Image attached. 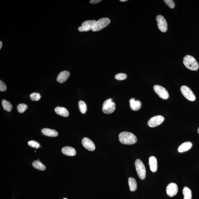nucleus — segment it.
<instances>
[{
  "mask_svg": "<svg viewBox=\"0 0 199 199\" xmlns=\"http://www.w3.org/2000/svg\"><path fill=\"white\" fill-rule=\"evenodd\" d=\"M116 110V104L112 102V99H108L103 102L102 111L106 114H110L114 112Z\"/></svg>",
  "mask_w": 199,
  "mask_h": 199,
  "instance_id": "nucleus-3",
  "label": "nucleus"
},
{
  "mask_svg": "<svg viewBox=\"0 0 199 199\" xmlns=\"http://www.w3.org/2000/svg\"><path fill=\"white\" fill-rule=\"evenodd\" d=\"M79 109L82 114H85L87 111V107L86 104L83 101H79L78 103Z\"/></svg>",
  "mask_w": 199,
  "mask_h": 199,
  "instance_id": "nucleus-24",
  "label": "nucleus"
},
{
  "mask_svg": "<svg viewBox=\"0 0 199 199\" xmlns=\"http://www.w3.org/2000/svg\"><path fill=\"white\" fill-rule=\"evenodd\" d=\"M101 1H102L101 0H91L90 1V2L91 4H95L100 2Z\"/></svg>",
  "mask_w": 199,
  "mask_h": 199,
  "instance_id": "nucleus-31",
  "label": "nucleus"
},
{
  "mask_svg": "<svg viewBox=\"0 0 199 199\" xmlns=\"http://www.w3.org/2000/svg\"><path fill=\"white\" fill-rule=\"evenodd\" d=\"M29 145L30 147L36 149H38L40 147L39 143L35 141H30L28 142Z\"/></svg>",
  "mask_w": 199,
  "mask_h": 199,
  "instance_id": "nucleus-28",
  "label": "nucleus"
},
{
  "mask_svg": "<svg viewBox=\"0 0 199 199\" xmlns=\"http://www.w3.org/2000/svg\"><path fill=\"white\" fill-rule=\"evenodd\" d=\"M164 118L161 116H154L149 119L147 124L149 127H155L161 125L164 122Z\"/></svg>",
  "mask_w": 199,
  "mask_h": 199,
  "instance_id": "nucleus-8",
  "label": "nucleus"
},
{
  "mask_svg": "<svg viewBox=\"0 0 199 199\" xmlns=\"http://www.w3.org/2000/svg\"><path fill=\"white\" fill-rule=\"evenodd\" d=\"M156 20L159 30L162 32H166L167 29V24L164 17L161 15H157Z\"/></svg>",
  "mask_w": 199,
  "mask_h": 199,
  "instance_id": "nucleus-9",
  "label": "nucleus"
},
{
  "mask_svg": "<svg viewBox=\"0 0 199 199\" xmlns=\"http://www.w3.org/2000/svg\"><path fill=\"white\" fill-rule=\"evenodd\" d=\"M82 145L87 150L91 151H94L95 149L94 143L91 139L88 138H83L82 141Z\"/></svg>",
  "mask_w": 199,
  "mask_h": 199,
  "instance_id": "nucleus-12",
  "label": "nucleus"
},
{
  "mask_svg": "<svg viewBox=\"0 0 199 199\" xmlns=\"http://www.w3.org/2000/svg\"><path fill=\"white\" fill-rule=\"evenodd\" d=\"M198 133L199 134V128H198Z\"/></svg>",
  "mask_w": 199,
  "mask_h": 199,
  "instance_id": "nucleus-34",
  "label": "nucleus"
},
{
  "mask_svg": "<svg viewBox=\"0 0 199 199\" xmlns=\"http://www.w3.org/2000/svg\"><path fill=\"white\" fill-rule=\"evenodd\" d=\"M41 132L43 134L48 136L56 137L58 135V133L56 130L49 128H43Z\"/></svg>",
  "mask_w": 199,
  "mask_h": 199,
  "instance_id": "nucleus-18",
  "label": "nucleus"
},
{
  "mask_svg": "<svg viewBox=\"0 0 199 199\" xmlns=\"http://www.w3.org/2000/svg\"><path fill=\"white\" fill-rule=\"evenodd\" d=\"M127 76L126 74L124 73H119L116 74L115 77L116 80H122L127 79Z\"/></svg>",
  "mask_w": 199,
  "mask_h": 199,
  "instance_id": "nucleus-27",
  "label": "nucleus"
},
{
  "mask_svg": "<svg viewBox=\"0 0 199 199\" xmlns=\"http://www.w3.org/2000/svg\"><path fill=\"white\" fill-rule=\"evenodd\" d=\"M2 105L3 108L4 110L9 112L11 111L13 106H12V105L10 103V102L6 100H3Z\"/></svg>",
  "mask_w": 199,
  "mask_h": 199,
  "instance_id": "nucleus-23",
  "label": "nucleus"
},
{
  "mask_svg": "<svg viewBox=\"0 0 199 199\" xmlns=\"http://www.w3.org/2000/svg\"><path fill=\"white\" fill-rule=\"evenodd\" d=\"M55 113L57 114L64 117H67L69 116V113L66 108L63 107H57L55 109Z\"/></svg>",
  "mask_w": 199,
  "mask_h": 199,
  "instance_id": "nucleus-19",
  "label": "nucleus"
},
{
  "mask_svg": "<svg viewBox=\"0 0 199 199\" xmlns=\"http://www.w3.org/2000/svg\"><path fill=\"white\" fill-rule=\"evenodd\" d=\"M183 63L186 67L190 70L197 71L199 67L197 60L192 56H186L183 59Z\"/></svg>",
  "mask_w": 199,
  "mask_h": 199,
  "instance_id": "nucleus-2",
  "label": "nucleus"
},
{
  "mask_svg": "<svg viewBox=\"0 0 199 199\" xmlns=\"http://www.w3.org/2000/svg\"><path fill=\"white\" fill-rule=\"evenodd\" d=\"M7 89V86L5 84L4 82L0 80V91H4Z\"/></svg>",
  "mask_w": 199,
  "mask_h": 199,
  "instance_id": "nucleus-30",
  "label": "nucleus"
},
{
  "mask_svg": "<svg viewBox=\"0 0 199 199\" xmlns=\"http://www.w3.org/2000/svg\"><path fill=\"white\" fill-rule=\"evenodd\" d=\"M192 143L190 142H186L183 143L179 146L178 148V152L181 153L187 151L190 149L192 147Z\"/></svg>",
  "mask_w": 199,
  "mask_h": 199,
  "instance_id": "nucleus-17",
  "label": "nucleus"
},
{
  "mask_svg": "<svg viewBox=\"0 0 199 199\" xmlns=\"http://www.w3.org/2000/svg\"><path fill=\"white\" fill-rule=\"evenodd\" d=\"M110 22L109 18H100L96 21L92 31L93 32H95L102 30V29L108 26Z\"/></svg>",
  "mask_w": 199,
  "mask_h": 199,
  "instance_id": "nucleus-5",
  "label": "nucleus"
},
{
  "mask_svg": "<svg viewBox=\"0 0 199 199\" xmlns=\"http://www.w3.org/2000/svg\"><path fill=\"white\" fill-rule=\"evenodd\" d=\"M164 2L169 7L173 9L175 7V2L172 0H164Z\"/></svg>",
  "mask_w": 199,
  "mask_h": 199,
  "instance_id": "nucleus-29",
  "label": "nucleus"
},
{
  "mask_svg": "<svg viewBox=\"0 0 199 199\" xmlns=\"http://www.w3.org/2000/svg\"><path fill=\"white\" fill-rule=\"evenodd\" d=\"M32 165L35 169L39 170H44L46 168V166L38 160L34 161L32 163Z\"/></svg>",
  "mask_w": 199,
  "mask_h": 199,
  "instance_id": "nucleus-21",
  "label": "nucleus"
},
{
  "mask_svg": "<svg viewBox=\"0 0 199 199\" xmlns=\"http://www.w3.org/2000/svg\"><path fill=\"white\" fill-rule=\"evenodd\" d=\"M130 107L133 111L139 110L141 107V103L139 100H136L134 98H131L130 100Z\"/></svg>",
  "mask_w": 199,
  "mask_h": 199,
  "instance_id": "nucleus-15",
  "label": "nucleus"
},
{
  "mask_svg": "<svg viewBox=\"0 0 199 199\" xmlns=\"http://www.w3.org/2000/svg\"><path fill=\"white\" fill-rule=\"evenodd\" d=\"M128 181L130 191L131 192H134L136 191L137 188V184L135 179L130 177L128 178Z\"/></svg>",
  "mask_w": 199,
  "mask_h": 199,
  "instance_id": "nucleus-20",
  "label": "nucleus"
},
{
  "mask_svg": "<svg viewBox=\"0 0 199 199\" xmlns=\"http://www.w3.org/2000/svg\"><path fill=\"white\" fill-rule=\"evenodd\" d=\"M2 46V43L1 41H0V49H1Z\"/></svg>",
  "mask_w": 199,
  "mask_h": 199,
  "instance_id": "nucleus-32",
  "label": "nucleus"
},
{
  "mask_svg": "<svg viewBox=\"0 0 199 199\" xmlns=\"http://www.w3.org/2000/svg\"><path fill=\"white\" fill-rule=\"evenodd\" d=\"M70 74L69 72L67 71H63L60 72L57 76V80L60 83H63L66 82L69 78Z\"/></svg>",
  "mask_w": 199,
  "mask_h": 199,
  "instance_id": "nucleus-13",
  "label": "nucleus"
},
{
  "mask_svg": "<svg viewBox=\"0 0 199 199\" xmlns=\"http://www.w3.org/2000/svg\"><path fill=\"white\" fill-rule=\"evenodd\" d=\"M67 199L66 198H64V199Z\"/></svg>",
  "mask_w": 199,
  "mask_h": 199,
  "instance_id": "nucleus-35",
  "label": "nucleus"
},
{
  "mask_svg": "<svg viewBox=\"0 0 199 199\" xmlns=\"http://www.w3.org/2000/svg\"><path fill=\"white\" fill-rule=\"evenodd\" d=\"M27 108V105L24 104H20L17 106V109H18V112L20 113L24 112Z\"/></svg>",
  "mask_w": 199,
  "mask_h": 199,
  "instance_id": "nucleus-25",
  "label": "nucleus"
},
{
  "mask_svg": "<svg viewBox=\"0 0 199 199\" xmlns=\"http://www.w3.org/2000/svg\"><path fill=\"white\" fill-rule=\"evenodd\" d=\"M184 199H192V192L189 188L185 186L183 189Z\"/></svg>",
  "mask_w": 199,
  "mask_h": 199,
  "instance_id": "nucleus-22",
  "label": "nucleus"
},
{
  "mask_svg": "<svg viewBox=\"0 0 199 199\" xmlns=\"http://www.w3.org/2000/svg\"><path fill=\"white\" fill-rule=\"evenodd\" d=\"M29 97L32 101H37L41 99V96L39 93H33L30 94Z\"/></svg>",
  "mask_w": 199,
  "mask_h": 199,
  "instance_id": "nucleus-26",
  "label": "nucleus"
},
{
  "mask_svg": "<svg viewBox=\"0 0 199 199\" xmlns=\"http://www.w3.org/2000/svg\"><path fill=\"white\" fill-rule=\"evenodd\" d=\"M63 154L68 156H74L76 155L75 149L70 147H65L62 149Z\"/></svg>",
  "mask_w": 199,
  "mask_h": 199,
  "instance_id": "nucleus-16",
  "label": "nucleus"
},
{
  "mask_svg": "<svg viewBox=\"0 0 199 199\" xmlns=\"http://www.w3.org/2000/svg\"><path fill=\"white\" fill-rule=\"evenodd\" d=\"M120 1H122V2H123H123H124V1H127V0H120Z\"/></svg>",
  "mask_w": 199,
  "mask_h": 199,
  "instance_id": "nucleus-33",
  "label": "nucleus"
},
{
  "mask_svg": "<svg viewBox=\"0 0 199 199\" xmlns=\"http://www.w3.org/2000/svg\"><path fill=\"white\" fill-rule=\"evenodd\" d=\"M168 195L170 197L175 196L178 193V187L175 183H172L168 185L166 189Z\"/></svg>",
  "mask_w": 199,
  "mask_h": 199,
  "instance_id": "nucleus-11",
  "label": "nucleus"
},
{
  "mask_svg": "<svg viewBox=\"0 0 199 199\" xmlns=\"http://www.w3.org/2000/svg\"><path fill=\"white\" fill-rule=\"evenodd\" d=\"M153 89L155 92L161 98L164 100L169 98L168 92L164 87L160 85H155L153 86Z\"/></svg>",
  "mask_w": 199,
  "mask_h": 199,
  "instance_id": "nucleus-7",
  "label": "nucleus"
},
{
  "mask_svg": "<svg viewBox=\"0 0 199 199\" xmlns=\"http://www.w3.org/2000/svg\"><path fill=\"white\" fill-rule=\"evenodd\" d=\"M182 94L188 100L193 102L195 100V94L190 88L186 85H183L180 88Z\"/></svg>",
  "mask_w": 199,
  "mask_h": 199,
  "instance_id": "nucleus-6",
  "label": "nucleus"
},
{
  "mask_svg": "<svg viewBox=\"0 0 199 199\" xmlns=\"http://www.w3.org/2000/svg\"><path fill=\"white\" fill-rule=\"evenodd\" d=\"M149 164L150 170L152 172H156L158 169V163L156 157L152 156L149 158Z\"/></svg>",
  "mask_w": 199,
  "mask_h": 199,
  "instance_id": "nucleus-14",
  "label": "nucleus"
},
{
  "mask_svg": "<svg viewBox=\"0 0 199 199\" xmlns=\"http://www.w3.org/2000/svg\"><path fill=\"white\" fill-rule=\"evenodd\" d=\"M135 166L139 178L141 180H144L146 178V170L144 163L140 159H136L135 162Z\"/></svg>",
  "mask_w": 199,
  "mask_h": 199,
  "instance_id": "nucleus-4",
  "label": "nucleus"
},
{
  "mask_svg": "<svg viewBox=\"0 0 199 199\" xmlns=\"http://www.w3.org/2000/svg\"><path fill=\"white\" fill-rule=\"evenodd\" d=\"M119 141L122 144H132L137 141L136 137L133 133L128 132H122L119 135Z\"/></svg>",
  "mask_w": 199,
  "mask_h": 199,
  "instance_id": "nucleus-1",
  "label": "nucleus"
},
{
  "mask_svg": "<svg viewBox=\"0 0 199 199\" xmlns=\"http://www.w3.org/2000/svg\"><path fill=\"white\" fill-rule=\"evenodd\" d=\"M96 22L95 20L85 21L82 23V26L78 27V30L80 32H88L91 29L92 30Z\"/></svg>",
  "mask_w": 199,
  "mask_h": 199,
  "instance_id": "nucleus-10",
  "label": "nucleus"
}]
</instances>
